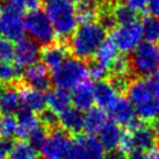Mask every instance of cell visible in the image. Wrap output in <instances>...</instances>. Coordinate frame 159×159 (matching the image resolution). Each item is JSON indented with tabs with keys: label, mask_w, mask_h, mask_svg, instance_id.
<instances>
[{
	"label": "cell",
	"mask_w": 159,
	"mask_h": 159,
	"mask_svg": "<svg viewBox=\"0 0 159 159\" xmlns=\"http://www.w3.org/2000/svg\"><path fill=\"white\" fill-rule=\"evenodd\" d=\"M89 77V67L79 58H66L52 70L51 80L58 89H75Z\"/></svg>",
	"instance_id": "obj_4"
},
{
	"label": "cell",
	"mask_w": 159,
	"mask_h": 159,
	"mask_svg": "<svg viewBox=\"0 0 159 159\" xmlns=\"http://www.w3.org/2000/svg\"><path fill=\"white\" fill-rule=\"evenodd\" d=\"M107 111L111 121L117 125L131 129L138 123L136 111L128 98L117 97L114 103Z\"/></svg>",
	"instance_id": "obj_11"
},
{
	"label": "cell",
	"mask_w": 159,
	"mask_h": 159,
	"mask_svg": "<svg viewBox=\"0 0 159 159\" xmlns=\"http://www.w3.org/2000/svg\"><path fill=\"white\" fill-rule=\"evenodd\" d=\"M111 14L115 19V22H117L119 25L134 22L137 19L136 12L130 8L127 4H121V2H117L111 8Z\"/></svg>",
	"instance_id": "obj_28"
},
{
	"label": "cell",
	"mask_w": 159,
	"mask_h": 159,
	"mask_svg": "<svg viewBox=\"0 0 159 159\" xmlns=\"http://www.w3.org/2000/svg\"><path fill=\"white\" fill-rule=\"evenodd\" d=\"M58 122L61 123L62 128L69 134H78L83 130L84 125V116L75 108H69L66 111L59 114Z\"/></svg>",
	"instance_id": "obj_21"
},
{
	"label": "cell",
	"mask_w": 159,
	"mask_h": 159,
	"mask_svg": "<svg viewBox=\"0 0 159 159\" xmlns=\"http://www.w3.org/2000/svg\"><path fill=\"white\" fill-rule=\"evenodd\" d=\"M106 152L94 136L78 135L71 141L66 159H105Z\"/></svg>",
	"instance_id": "obj_8"
},
{
	"label": "cell",
	"mask_w": 159,
	"mask_h": 159,
	"mask_svg": "<svg viewBox=\"0 0 159 159\" xmlns=\"http://www.w3.org/2000/svg\"><path fill=\"white\" fill-rule=\"evenodd\" d=\"M89 75L94 80H98V81H100V80H103L105 78L107 77L108 75V67L103 66L102 64L100 63H98L97 61H94L89 64Z\"/></svg>",
	"instance_id": "obj_36"
},
{
	"label": "cell",
	"mask_w": 159,
	"mask_h": 159,
	"mask_svg": "<svg viewBox=\"0 0 159 159\" xmlns=\"http://www.w3.org/2000/svg\"><path fill=\"white\" fill-rule=\"evenodd\" d=\"M40 57V47L29 37H22L14 47L13 58L15 61V65L19 67H29L30 65L37 63Z\"/></svg>",
	"instance_id": "obj_12"
},
{
	"label": "cell",
	"mask_w": 159,
	"mask_h": 159,
	"mask_svg": "<svg viewBox=\"0 0 159 159\" xmlns=\"http://www.w3.org/2000/svg\"><path fill=\"white\" fill-rule=\"evenodd\" d=\"M37 159H44V158H37Z\"/></svg>",
	"instance_id": "obj_50"
},
{
	"label": "cell",
	"mask_w": 159,
	"mask_h": 159,
	"mask_svg": "<svg viewBox=\"0 0 159 159\" xmlns=\"http://www.w3.org/2000/svg\"><path fill=\"white\" fill-rule=\"evenodd\" d=\"M130 67H131V65H130L129 58H127L125 56H117L111 69L116 78H124L128 75Z\"/></svg>",
	"instance_id": "obj_33"
},
{
	"label": "cell",
	"mask_w": 159,
	"mask_h": 159,
	"mask_svg": "<svg viewBox=\"0 0 159 159\" xmlns=\"http://www.w3.org/2000/svg\"><path fill=\"white\" fill-rule=\"evenodd\" d=\"M122 135L123 131L121 130L120 125L114 123L113 121H107L106 124L98 134V139L105 148V150L113 151L116 150V148H119Z\"/></svg>",
	"instance_id": "obj_19"
},
{
	"label": "cell",
	"mask_w": 159,
	"mask_h": 159,
	"mask_svg": "<svg viewBox=\"0 0 159 159\" xmlns=\"http://www.w3.org/2000/svg\"><path fill=\"white\" fill-rule=\"evenodd\" d=\"M156 116L158 117L159 121V97L156 99Z\"/></svg>",
	"instance_id": "obj_45"
},
{
	"label": "cell",
	"mask_w": 159,
	"mask_h": 159,
	"mask_svg": "<svg viewBox=\"0 0 159 159\" xmlns=\"http://www.w3.org/2000/svg\"><path fill=\"white\" fill-rule=\"evenodd\" d=\"M129 131L133 141L134 150L149 152L155 149L157 144V137L152 127L143 122H138L135 127L129 129Z\"/></svg>",
	"instance_id": "obj_13"
},
{
	"label": "cell",
	"mask_w": 159,
	"mask_h": 159,
	"mask_svg": "<svg viewBox=\"0 0 159 159\" xmlns=\"http://www.w3.org/2000/svg\"><path fill=\"white\" fill-rule=\"evenodd\" d=\"M18 122L16 119L12 115H5L0 122V135L2 138H11L16 135Z\"/></svg>",
	"instance_id": "obj_32"
},
{
	"label": "cell",
	"mask_w": 159,
	"mask_h": 159,
	"mask_svg": "<svg viewBox=\"0 0 159 159\" xmlns=\"http://www.w3.org/2000/svg\"><path fill=\"white\" fill-rule=\"evenodd\" d=\"M70 145L69 133L61 129H52L40 150L44 159H66Z\"/></svg>",
	"instance_id": "obj_9"
},
{
	"label": "cell",
	"mask_w": 159,
	"mask_h": 159,
	"mask_svg": "<svg viewBox=\"0 0 159 159\" xmlns=\"http://www.w3.org/2000/svg\"><path fill=\"white\" fill-rule=\"evenodd\" d=\"M20 97H21V105L23 108L34 113H41L44 111L47 106L45 94L43 91L36 89L30 86H25L20 89Z\"/></svg>",
	"instance_id": "obj_16"
},
{
	"label": "cell",
	"mask_w": 159,
	"mask_h": 159,
	"mask_svg": "<svg viewBox=\"0 0 159 159\" xmlns=\"http://www.w3.org/2000/svg\"><path fill=\"white\" fill-rule=\"evenodd\" d=\"M107 35L106 27L100 22L81 23L71 35L70 50L75 58L89 59L93 57L99 47L105 42Z\"/></svg>",
	"instance_id": "obj_1"
},
{
	"label": "cell",
	"mask_w": 159,
	"mask_h": 159,
	"mask_svg": "<svg viewBox=\"0 0 159 159\" xmlns=\"http://www.w3.org/2000/svg\"><path fill=\"white\" fill-rule=\"evenodd\" d=\"M16 122H18L16 136L19 138H28L31 131L40 125V119L37 117V115L26 108H22L19 111Z\"/></svg>",
	"instance_id": "obj_20"
},
{
	"label": "cell",
	"mask_w": 159,
	"mask_h": 159,
	"mask_svg": "<svg viewBox=\"0 0 159 159\" xmlns=\"http://www.w3.org/2000/svg\"><path fill=\"white\" fill-rule=\"evenodd\" d=\"M5 8L13 9L19 13L34 12L40 8L41 0H4Z\"/></svg>",
	"instance_id": "obj_29"
},
{
	"label": "cell",
	"mask_w": 159,
	"mask_h": 159,
	"mask_svg": "<svg viewBox=\"0 0 159 159\" xmlns=\"http://www.w3.org/2000/svg\"><path fill=\"white\" fill-rule=\"evenodd\" d=\"M25 19L22 13L4 8L0 14V36L11 41H19L23 37Z\"/></svg>",
	"instance_id": "obj_10"
},
{
	"label": "cell",
	"mask_w": 159,
	"mask_h": 159,
	"mask_svg": "<svg viewBox=\"0 0 159 159\" xmlns=\"http://www.w3.org/2000/svg\"><path fill=\"white\" fill-rule=\"evenodd\" d=\"M128 99L133 103L137 116L143 121H151L156 116L157 95L152 91L148 78L130 81L127 86Z\"/></svg>",
	"instance_id": "obj_3"
},
{
	"label": "cell",
	"mask_w": 159,
	"mask_h": 159,
	"mask_svg": "<svg viewBox=\"0 0 159 159\" xmlns=\"http://www.w3.org/2000/svg\"><path fill=\"white\" fill-rule=\"evenodd\" d=\"M23 80L30 87L40 91H45L50 86L51 77L49 75L48 69L43 64L35 63L27 67V70L23 72Z\"/></svg>",
	"instance_id": "obj_15"
},
{
	"label": "cell",
	"mask_w": 159,
	"mask_h": 159,
	"mask_svg": "<svg viewBox=\"0 0 159 159\" xmlns=\"http://www.w3.org/2000/svg\"><path fill=\"white\" fill-rule=\"evenodd\" d=\"M25 30L29 39L39 45L51 44L56 37V33L47 14L40 9L27 14L25 18Z\"/></svg>",
	"instance_id": "obj_5"
},
{
	"label": "cell",
	"mask_w": 159,
	"mask_h": 159,
	"mask_svg": "<svg viewBox=\"0 0 159 159\" xmlns=\"http://www.w3.org/2000/svg\"><path fill=\"white\" fill-rule=\"evenodd\" d=\"M70 1H72V2H79L81 0H70Z\"/></svg>",
	"instance_id": "obj_46"
},
{
	"label": "cell",
	"mask_w": 159,
	"mask_h": 159,
	"mask_svg": "<svg viewBox=\"0 0 159 159\" xmlns=\"http://www.w3.org/2000/svg\"><path fill=\"white\" fill-rule=\"evenodd\" d=\"M44 13L52 25L56 35L59 37L66 39L77 29V11L70 0H47Z\"/></svg>",
	"instance_id": "obj_2"
},
{
	"label": "cell",
	"mask_w": 159,
	"mask_h": 159,
	"mask_svg": "<svg viewBox=\"0 0 159 159\" xmlns=\"http://www.w3.org/2000/svg\"><path fill=\"white\" fill-rule=\"evenodd\" d=\"M21 107L20 91L15 87H7L0 93V113L12 115Z\"/></svg>",
	"instance_id": "obj_23"
},
{
	"label": "cell",
	"mask_w": 159,
	"mask_h": 159,
	"mask_svg": "<svg viewBox=\"0 0 159 159\" xmlns=\"http://www.w3.org/2000/svg\"><path fill=\"white\" fill-rule=\"evenodd\" d=\"M77 11L78 22L87 23L95 21L100 13V4L99 0H81L79 1Z\"/></svg>",
	"instance_id": "obj_25"
},
{
	"label": "cell",
	"mask_w": 159,
	"mask_h": 159,
	"mask_svg": "<svg viewBox=\"0 0 159 159\" xmlns=\"http://www.w3.org/2000/svg\"><path fill=\"white\" fill-rule=\"evenodd\" d=\"M9 159H37V150L29 142L20 139L12 146Z\"/></svg>",
	"instance_id": "obj_27"
},
{
	"label": "cell",
	"mask_w": 159,
	"mask_h": 159,
	"mask_svg": "<svg viewBox=\"0 0 159 159\" xmlns=\"http://www.w3.org/2000/svg\"><path fill=\"white\" fill-rule=\"evenodd\" d=\"M148 9L150 12L151 16L159 19V0H150L148 5Z\"/></svg>",
	"instance_id": "obj_40"
},
{
	"label": "cell",
	"mask_w": 159,
	"mask_h": 159,
	"mask_svg": "<svg viewBox=\"0 0 159 159\" xmlns=\"http://www.w3.org/2000/svg\"><path fill=\"white\" fill-rule=\"evenodd\" d=\"M0 122H1V116H0Z\"/></svg>",
	"instance_id": "obj_49"
},
{
	"label": "cell",
	"mask_w": 159,
	"mask_h": 159,
	"mask_svg": "<svg viewBox=\"0 0 159 159\" xmlns=\"http://www.w3.org/2000/svg\"><path fill=\"white\" fill-rule=\"evenodd\" d=\"M143 27V37L148 42L158 43L159 42V19L155 16H148L142 23Z\"/></svg>",
	"instance_id": "obj_30"
},
{
	"label": "cell",
	"mask_w": 159,
	"mask_h": 159,
	"mask_svg": "<svg viewBox=\"0 0 159 159\" xmlns=\"http://www.w3.org/2000/svg\"><path fill=\"white\" fill-rule=\"evenodd\" d=\"M1 12H2V11H1V6H0V14H1Z\"/></svg>",
	"instance_id": "obj_48"
},
{
	"label": "cell",
	"mask_w": 159,
	"mask_h": 159,
	"mask_svg": "<svg viewBox=\"0 0 159 159\" xmlns=\"http://www.w3.org/2000/svg\"><path fill=\"white\" fill-rule=\"evenodd\" d=\"M47 136H48V131H47V128L45 127H42V125H39L36 129H34L31 134L28 136V139H29V143L31 145L35 148L36 150L37 149H41V146L43 145V143L47 139Z\"/></svg>",
	"instance_id": "obj_34"
},
{
	"label": "cell",
	"mask_w": 159,
	"mask_h": 159,
	"mask_svg": "<svg viewBox=\"0 0 159 159\" xmlns=\"http://www.w3.org/2000/svg\"><path fill=\"white\" fill-rule=\"evenodd\" d=\"M152 128L155 130V134H156V137H157V143H159V121H155L153 124H152Z\"/></svg>",
	"instance_id": "obj_44"
},
{
	"label": "cell",
	"mask_w": 159,
	"mask_h": 159,
	"mask_svg": "<svg viewBox=\"0 0 159 159\" xmlns=\"http://www.w3.org/2000/svg\"><path fill=\"white\" fill-rule=\"evenodd\" d=\"M13 42L0 36V62H9L14 57Z\"/></svg>",
	"instance_id": "obj_35"
},
{
	"label": "cell",
	"mask_w": 159,
	"mask_h": 159,
	"mask_svg": "<svg viewBox=\"0 0 159 159\" xmlns=\"http://www.w3.org/2000/svg\"><path fill=\"white\" fill-rule=\"evenodd\" d=\"M1 91H2V89H1V84H0V93H1Z\"/></svg>",
	"instance_id": "obj_47"
},
{
	"label": "cell",
	"mask_w": 159,
	"mask_h": 159,
	"mask_svg": "<svg viewBox=\"0 0 159 159\" xmlns=\"http://www.w3.org/2000/svg\"><path fill=\"white\" fill-rule=\"evenodd\" d=\"M105 159H125V158H124V153H123V152H121V151L113 150V151H111L108 155H106Z\"/></svg>",
	"instance_id": "obj_42"
},
{
	"label": "cell",
	"mask_w": 159,
	"mask_h": 159,
	"mask_svg": "<svg viewBox=\"0 0 159 159\" xmlns=\"http://www.w3.org/2000/svg\"><path fill=\"white\" fill-rule=\"evenodd\" d=\"M117 89L113 83L100 80L94 85V100L100 109H108L117 99Z\"/></svg>",
	"instance_id": "obj_17"
},
{
	"label": "cell",
	"mask_w": 159,
	"mask_h": 159,
	"mask_svg": "<svg viewBox=\"0 0 159 159\" xmlns=\"http://www.w3.org/2000/svg\"><path fill=\"white\" fill-rule=\"evenodd\" d=\"M94 56H95V61L98 63L111 69L113 63L115 62V59L117 58V48L115 47L111 39L105 40V42L99 47Z\"/></svg>",
	"instance_id": "obj_26"
},
{
	"label": "cell",
	"mask_w": 159,
	"mask_h": 159,
	"mask_svg": "<svg viewBox=\"0 0 159 159\" xmlns=\"http://www.w3.org/2000/svg\"><path fill=\"white\" fill-rule=\"evenodd\" d=\"M128 159H148V152L134 150L130 153H128Z\"/></svg>",
	"instance_id": "obj_41"
},
{
	"label": "cell",
	"mask_w": 159,
	"mask_h": 159,
	"mask_svg": "<svg viewBox=\"0 0 159 159\" xmlns=\"http://www.w3.org/2000/svg\"><path fill=\"white\" fill-rule=\"evenodd\" d=\"M150 0H127V5L135 12H141L148 7Z\"/></svg>",
	"instance_id": "obj_39"
},
{
	"label": "cell",
	"mask_w": 159,
	"mask_h": 159,
	"mask_svg": "<svg viewBox=\"0 0 159 159\" xmlns=\"http://www.w3.org/2000/svg\"><path fill=\"white\" fill-rule=\"evenodd\" d=\"M107 116L100 108H92L84 115V129L87 135H98L102 127L106 124Z\"/></svg>",
	"instance_id": "obj_24"
},
{
	"label": "cell",
	"mask_w": 159,
	"mask_h": 159,
	"mask_svg": "<svg viewBox=\"0 0 159 159\" xmlns=\"http://www.w3.org/2000/svg\"><path fill=\"white\" fill-rule=\"evenodd\" d=\"M143 27L138 21L114 27L111 33V40L122 53L134 52L142 43Z\"/></svg>",
	"instance_id": "obj_7"
},
{
	"label": "cell",
	"mask_w": 159,
	"mask_h": 159,
	"mask_svg": "<svg viewBox=\"0 0 159 159\" xmlns=\"http://www.w3.org/2000/svg\"><path fill=\"white\" fill-rule=\"evenodd\" d=\"M13 143L8 138H0V159L9 158V153L12 150Z\"/></svg>",
	"instance_id": "obj_38"
},
{
	"label": "cell",
	"mask_w": 159,
	"mask_h": 159,
	"mask_svg": "<svg viewBox=\"0 0 159 159\" xmlns=\"http://www.w3.org/2000/svg\"><path fill=\"white\" fill-rule=\"evenodd\" d=\"M47 107L48 109L53 111L55 114H61L64 111L70 108L71 95L66 92V89H55L45 95Z\"/></svg>",
	"instance_id": "obj_22"
},
{
	"label": "cell",
	"mask_w": 159,
	"mask_h": 159,
	"mask_svg": "<svg viewBox=\"0 0 159 159\" xmlns=\"http://www.w3.org/2000/svg\"><path fill=\"white\" fill-rule=\"evenodd\" d=\"M148 159H159V150L153 149L148 152Z\"/></svg>",
	"instance_id": "obj_43"
},
{
	"label": "cell",
	"mask_w": 159,
	"mask_h": 159,
	"mask_svg": "<svg viewBox=\"0 0 159 159\" xmlns=\"http://www.w3.org/2000/svg\"><path fill=\"white\" fill-rule=\"evenodd\" d=\"M40 122L43 123V127H45V128H53L58 122L57 114H55L50 109L41 111Z\"/></svg>",
	"instance_id": "obj_37"
},
{
	"label": "cell",
	"mask_w": 159,
	"mask_h": 159,
	"mask_svg": "<svg viewBox=\"0 0 159 159\" xmlns=\"http://www.w3.org/2000/svg\"><path fill=\"white\" fill-rule=\"evenodd\" d=\"M19 66L9 62H0V84H12L20 78Z\"/></svg>",
	"instance_id": "obj_31"
},
{
	"label": "cell",
	"mask_w": 159,
	"mask_h": 159,
	"mask_svg": "<svg viewBox=\"0 0 159 159\" xmlns=\"http://www.w3.org/2000/svg\"><path fill=\"white\" fill-rule=\"evenodd\" d=\"M130 65L137 75L150 77L159 65V47L152 42H143L133 52Z\"/></svg>",
	"instance_id": "obj_6"
},
{
	"label": "cell",
	"mask_w": 159,
	"mask_h": 159,
	"mask_svg": "<svg viewBox=\"0 0 159 159\" xmlns=\"http://www.w3.org/2000/svg\"><path fill=\"white\" fill-rule=\"evenodd\" d=\"M69 50L62 43H51L45 45V48L41 52L42 62L47 69H56L59 66L65 59L67 58Z\"/></svg>",
	"instance_id": "obj_18"
},
{
	"label": "cell",
	"mask_w": 159,
	"mask_h": 159,
	"mask_svg": "<svg viewBox=\"0 0 159 159\" xmlns=\"http://www.w3.org/2000/svg\"><path fill=\"white\" fill-rule=\"evenodd\" d=\"M71 103H73L75 109L79 111H87L92 109L94 100V85L87 80L72 89L71 94Z\"/></svg>",
	"instance_id": "obj_14"
}]
</instances>
